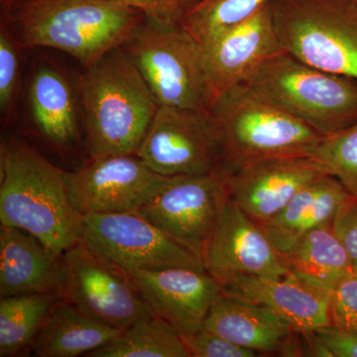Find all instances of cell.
<instances>
[{"label":"cell","instance_id":"1","mask_svg":"<svg viewBox=\"0 0 357 357\" xmlns=\"http://www.w3.org/2000/svg\"><path fill=\"white\" fill-rule=\"evenodd\" d=\"M77 89L89 158L137 155L159 105L126 49L86 68Z\"/></svg>","mask_w":357,"mask_h":357},{"label":"cell","instance_id":"2","mask_svg":"<svg viewBox=\"0 0 357 357\" xmlns=\"http://www.w3.org/2000/svg\"><path fill=\"white\" fill-rule=\"evenodd\" d=\"M0 220L64 255L82 239L83 215L70 203L66 172L17 138L0 148Z\"/></svg>","mask_w":357,"mask_h":357},{"label":"cell","instance_id":"3","mask_svg":"<svg viewBox=\"0 0 357 357\" xmlns=\"http://www.w3.org/2000/svg\"><path fill=\"white\" fill-rule=\"evenodd\" d=\"M146 17L119 0H21L10 24L23 47H48L88 68L132 38Z\"/></svg>","mask_w":357,"mask_h":357},{"label":"cell","instance_id":"4","mask_svg":"<svg viewBox=\"0 0 357 357\" xmlns=\"http://www.w3.org/2000/svg\"><path fill=\"white\" fill-rule=\"evenodd\" d=\"M208 114L222 140L227 173L258 160L312 157L325 137L244 84L222 93Z\"/></svg>","mask_w":357,"mask_h":357},{"label":"cell","instance_id":"5","mask_svg":"<svg viewBox=\"0 0 357 357\" xmlns=\"http://www.w3.org/2000/svg\"><path fill=\"white\" fill-rule=\"evenodd\" d=\"M243 84L321 135L357 123V82L317 69L284 50L265 61Z\"/></svg>","mask_w":357,"mask_h":357},{"label":"cell","instance_id":"6","mask_svg":"<svg viewBox=\"0 0 357 357\" xmlns=\"http://www.w3.org/2000/svg\"><path fill=\"white\" fill-rule=\"evenodd\" d=\"M281 48L302 62L357 82V0H271Z\"/></svg>","mask_w":357,"mask_h":357},{"label":"cell","instance_id":"7","mask_svg":"<svg viewBox=\"0 0 357 357\" xmlns=\"http://www.w3.org/2000/svg\"><path fill=\"white\" fill-rule=\"evenodd\" d=\"M123 48L159 107L208 112L203 47L181 24L145 20Z\"/></svg>","mask_w":357,"mask_h":357},{"label":"cell","instance_id":"8","mask_svg":"<svg viewBox=\"0 0 357 357\" xmlns=\"http://www.w3.org/2000/svg\"><path fill=\"white\" fill-rule=\"evenodd\" d=\"M225 171L167 177L136 211L202 262L204 248L229 198Z\"/></svg>","mask_w":357,"mask_h":357},{"label":"cell","instance_id":"9","mask_svg":"<svg viewBox=\"0 0 357 357\" xmlns=\"http://www.w3.org/2000/svg\"><path fill=\"white\" fill-rule=\"evenodd\" d=\"M137 156L164 177L225 171L220 134L203 110L159 107Z\"/></svg>","mask_w":357,"mask_h":357},{"label":"cell","instance_id":"10","mask_svg":"<svg viewBox=\"0 0 357 357\" xmlns=\"http://www.w3.org/2000/svg\"><path fill=\"white\" fill-rule=\"evenodd\" d=\"M63 298L107 325L126 330L153 314L128 273L83 239L64 252Z\"/></svg>","mask_w":357,"mask_h":357},{"label":"cell","instance_id":"11","mask_svg":"<svg viewBox=\"0 0 357 357\" xmlns=\"http://www.w3.org/2000/svg\"><path fill=\"white\" fill-rule=\"evenodd\" d=\"M82 239L126 271L176 267L206 271L191 251L136 213L84 215Z\"/></svg>","mask_w":357,"mask_h":357},{"label":"cell","instance_id":"12","mask_svg":"<svg viewBox=\"0 0 357 357\" xmlns=\"http://www.w3.org/2000/svg\"><path fill=\"white\" fill-rule=\"evenodd\" d=\"M167 177L148 168L136 154L88 158L66 172L70 203L79 215L134 213L158 191Z\"/></svg>","mask_w":357,"mask_h":357},{"label":"cell","instance_id":"13","mask_svg":"<svg viewBox=\"0 0 357 357\" xmlns=\"http://www.w3.org/2000/svg\"><path fill=\"white\" fill-rule=\"evenodd\" d=\"M202 264L220 284L245 277L279 278L289 272L266 232L230 197L204 246Z\"/></svg>","mask_w":357,"mask_h":357},{"label":"cell","instance_id":"14","mask_svg":"<svg viewBox=\"0 0 357 357\" xmlns=\"http://www.w3.org/2000/svg\"><path fill=\"white\" fill-rule=\"evenodd\" d=\"M269 3L248 20L202 43L208 77V109L222 93L243 84L265 61L283 51L275 32Z\"/></svg>","mask_w":357,"mask_h":357},{"label":"cell","instance_id":"15","mask_svg":"<svg viewBox=\"0 0 357 357\" xmlns=\"http://www.w3.org/2000/svg\"><path fill=\"white\" fill-rule=\"evenodd\" d=\"M328 175L312 157H279L251 162L227 173L230 199L258 225L268 222L314 181Z\"/></svg>","mask_w":357,"mask_h":357},{"label":"cell","instance_id":"16","mask_svg":"<svg viewBox=\"0 0 357 357\" xmlns=\"http://www.w3.org/2000/svg\"><path fill=\"white\" fill-rule=\"evenodd\" d=\"M126 272L155 316L180 335L204 326L211 305L222 293V284L202 270L176 267Z\"/></svg>","mask_w":357,"mask_h":357},{"label":"cell","instance_id":"17","mask_svg":"<svg viewBox=\"0 0 357 357\" xmlns=\"http://www.w3.org/2000/svg\"><path fill=\"white\" fill-rule=\"evenodd\" d=\"M204 326L259 356H303L302 332L268 307L223 292L211 305Z\"/></svg>","mask_w":357,"mask_h":357},{"label":"cell","instance_id":"18","mask_svg":"<svg viewBox=\"0 0 357 357\" xmlns=\"http://www.w3.org/2000/svg\"><path fill=\"white\" fill-rule=\"evenodd\" d=\"M222 292L276 312L298 332L332 326V290L289 271L279 278L245 277L222 284Z\"/></svg>","mask_w":357,"mask_h":357},{"label":"cell","instance_id":"19","mask_svg":"<svg viewBox=\"0 0 357 357\" xmlns=\"http://www.w3.org/2000/svg\"><path fill=\"white\" fill-rule=\"evenodd\" d=\"M64 255L47 248L30 232L1 223L0 297L51 294L63 298Z\"/></svg>","mask_w":357,"mask_h":357},{"label":"cell","instance_id":"20","mask_svg":"<svg viewBox=\"0 0 357 357\" xmlns=\"http://www.w3.org/2000/svg\"><path fill=\"white\" fill-rule=\"evenodd\" d=\"M29 102L33 122L43 139L62 151L81 150L74 93L59 68L46 63L36 68L30 81Z\"/></svg>","mask_w":357,"mask_h":357},{"label":"cell","instance_id":"21","mask_svg":"<svg viewBox=\"0 0 357 357\" xmlns=\"http://www.w3.org/2000/svg\"><path fill=\"white\" fill-rule=\"evenodd\" d=\"M351 197L337 178L328 174L307 185L278 215L259 225L282 255L312 230L333 223Z\"/></svg>","mask_w":357,"mask_h":357},{"label":"cell","instance_id":"22","mask_svg":"<svg viewBox=\"0 0 357 357\" xmlns=\"http://www.w3.org/2000/svg\"><path fill=\"white\" fill-rule=\"evenodd\" d=\"M121 333V330L89 316L62 298L35 338L29 352L37 357L86 356Z\"/></svg>","mask_w":357,"mask_h":357},{"label":"cell","instance_id":"23","mask_svg":"<svg viewBox=\"0 0 357 357\" xmlns=\"http://www.w3.org/2000/svg\"><path fill=\"white\" fill-rule=\"evenodd\" d=\"M282 257L289 271L332 291L340 282L356 275L332 223L310 231Z\"/></svg>","mask_w":357,"mask_h":357},{"label":"cell","instance_id":"24","mask_svg":"<svg viewBox=\"0 0 357 357\" xmlns=\"http://www.w3.org/2000/svg\"><path fill=\"white\" fill-rule=\"evenodd\" d=\"M61 296L26 294L0 300V356H23L31 349Z\"/></svg>","mask_w":357,"mask_h":357},{"label":"cell","instance_id":"25","mask_svg":"<svg viewBox=\"0 0 357 357\" xmlns=\"http://www.w3.org/2000/svg\"><path fill=\"white\" fill-rule=\"evenodd\" d=\"M89 357H191L180 333L164 319L149 314Z\"/></svg>","mask_w":357,"mask_h":357},{"label":"cell","instance_id":"26","mask_svg":"<svg viewBox=\"0 0 357 357\" xmlns=\"http://www.w3.org/2000/svg\"><path fill=\"white\" fill-rule=\"evenodd\" d=\"M271 0H199L180 24L199 43L255 15Z\"/></svg>","mask_w":357,"mask_h":357},{"label":"cell","instance_id":"27","mask_svg":"<svg viewBox=\"0 0 357 357\" xmlns=\"http://www.w3.org/2000/svg\"><path fill=\"white\" fill-rule=\"evenodd\" d=\"M312 158L357 198V123L340 132L325 136Z\"/></svg>","mask_w":357,"mask_h":357},{"label":"cell","instance_id":"28","mask_svg":"<svg viewBox=\"0 0 357 357\" xmlns=\"http://www.w3.org/2000/svg\"><path fill=\"white\" fill-rule=\"evenodd\" d=\"M10 21L1 20L0 29V110L4 119L15 109L20 86V43Z\"/></svg>","mask_w":357,"mask_h":357},{"label":"cell","instance_id":"29","mask_svg":"<svg viewBox=\"0 0 357 357\" xmlns=\"http://www.w3.org/2000/svg\"><path fill=\"white\" fill-rule=\"evenodd\" d=\"M191 357H256V352L232 344L229 340L202 326L187 335H180Z\"/></svg>","mask_w":357,"mask_h":357},{"label":"cell","instance_id":"30","mask_svg":"<svg viewBox=\"0 0 357 357\" xmlns=\"http://www.w3.org/2000/svg\"><path fill=\"white\" fill-rule=\"evenodd\" d=\"M332 326L357 333V276L349 277L332 291Z\"/></svg>","mask_w":357,"mask_h":357},{"label":"cell","instance_id":"31","mask_svg":"<svg viewBox=\"0 0 357 357\" xmlns=\"http://www.w3.org/2000/svg\"><path fill=\"white\" fill-rule=\"evenodd\" d=\"M144 14L147 20L160 24H180L185 13L199 0H119Z\"/></svg>","mask_w":357,"mask_h":357},{"label":"cell","instance_id":"32","mask_svg":"<svg viewBox=\"0 0 357 357\" xmlns=\"http://www.w3.org/2000/svg\"><path fill=\"white\" fill-rule=\"evenodd\" d=\"M333 231L351 259L357 276V198L351 197L338 211L332 223Z\"/></svg>","mask_w":357,"mask_h":357},{"label":"cell","instance_id":"33","mask_svg":"<svg viewBox=\"0 0 357 357\" xmlns=\"http://www.w3.org/2000/svg\"><path fill=\"white\" fill-rule=\"evenodd\" d=\"M314 337L328 349L332 357H357V333L342 330L335 326L312 332Z\"/></svg>","mask_w":357,"mask_h":357},{"label":"cell","instance_id":"34","mask_svg":"<svg viewBox=\"0 0 357 357\" xmlns=\"http://www.w3.org/2000/svg\"><path fill=\"white\" fill-rule=\"evenodd\" d=\"M21 0H0L1 4V20H10L14 9L20 4Z\"/></svg>","mask_w":357,"mask_h":357}]
</instances>
